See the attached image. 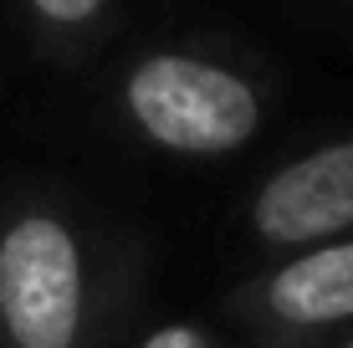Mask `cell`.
Masks as SVG:
<instances>
[{"label":"cell","mask_w":353,"mask_h":348,"mask_svg":"<svg viewBox=\"0 0 353 348\" xmlns=\"http://www.w3.org/2000/svg\"><path fill=\"white\" fill-rule=\"evenodd\" d=\"M133 282V251L72 195L0 200V348H103Z\"/></svg>","instance_id":"obj_1"},{"label":"cell","mask_w":353,"mask_h":348,"mask_svg":"<svg viewBox=\"0 0 353 348\" xmlns=\"http://www.w3.org/2000/svg\"><path fill=\"white\" fill-rule=\"evenodd\" d=\"M276 82L205 41H143L108 77V118L149 154L221 164L266 134Z\"/></svg>","instance_id":"obj_2"},{"label":"cell","mask_w":353,"mask_h":348,"mask_svg":"<svg viewBox=\"0 0 353 348\" xmlns=\"http://www.w3.org/2000/svg\"><path fill=\"white\" fill-rule=\"evenodd\" d=\"M251 348H323L353 328V231L282 251L230 292Z\"/></svg>","instance_id":"obj_3"},{"label":"cell","mask_w":353,"mask_h":348,"mask_svg":"<svg viewBox=\"0 0 353 348\" xmlns=\"http://www.w3.org/2000/svg\"><path fill=\"white\" fill-rule=\"evenodd\" d=\"M241 231L251 246L302 251L353 231V134L323 139L312 149L266 170L241 200Z\"/></svg>","instance_id":"obj_4"},{"label":"cell","mask_w":353,"mask_h":348,"mask_svg":"<svg viewBox=\"0 0 353 348\" xmlns=\"http://www.w3.org/2000/svg\"><path fill=\"white\" fill-rule=\"evenodd\" d=\"M6 6L46 57L77 62L118 31L128 0H6Z\"/></svg>","instance_id":"obj_5"},{"label":"cell","mask_w":353,"mask_h":348,"mask_svg":"<svg viewBox=\"0 0 353 348\" xmlns=\"http://www.w3.org/2000/svg\"><path fill=\"white\" fill-rule=\"evenodd\" d=\"M128 348H225V343L215 338V328H205L194 318H164L154 328H143Z\"/></svg>","instance_id":"obj_6"},{"label":"cell","mask_w":353,"mask_h":348,"mask_svg":"<svg viewBox=\"0 0 353 348\" xmlns=\"http://www.w3.org/2000/svg\"><path fill=\"white\" fill-rule=\"evenodd\" d=\"M323 348H353V328H348V333H338V338H333V343H323Z\"/></svg>","instance_id":"obj_7"}]
</instances>
